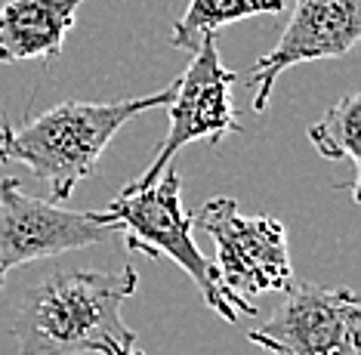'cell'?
I'll list each match as a JSON object with an SVG mask.
<instances>
[{
  "instance_id": "cell-1",
  "label": "cell",
  "mask_w": 361,
  "mask_h": 355,
  "mask_svg": "<svg viewBox=\"0 0 361 355\" xmlns=\"http://www.w3.org/2000/svg\"><path fill=\"white\" fill-rule=\"evenodd\" d=\"M136 291L133 266L50 272L16 306V355H136L139 337L121 315Z\"/></svg>"
},
{
  "instance_id": "cell-2",
  "label": "cell",
  "mask_w": 361,
  "mask_h": 355,
  "mask_svg": "<svg viewBox=\"0 0 361 355\" xmlns=\"http://www.w3.org/2000/svg\"><path fill=\"white\" fill-rule=\"evenodd\" d=\"M173 84L149 96L121 102L65 99L22 124L0 127V161L28 167L50 186V201L62 204L84 179L99 173V161L127 121L145 112L167 109Z\"/></svg>"
},
{
  "instance_id": "cell-3",
  "label": "cell",
  "mask_w": 361,
  "mask_h": 355,
  "mask_svg": "<svg viewBox=\"0 0 361 355\" xmlns=\"http://www.w3.org/2000/svg\"><path fill=\"white\" fill-rule=\"evenodd\" d=\"M192 217L195 226L213 238V269L238 315H257L253 296L284 291L293 282L290 244L281 219L269 213L244 217L235 198H210Z\"/></svg>"
},
{
  "instance_id": "cell-4",
  "label": "cell",
  "mask_w": 361,
  "mask_h": 355,
  "mask_svg": "<svg viewBox=\"0 0 361 355\" xmlns=\"http://www.w3.org/2000/svg\"><path fill=\"white\" fill-rule=\"evenodd\" d=\"M105 213H111L121 222L127 251L145 253L149 260H173L195 282L204 303L219 318L228 325L241 318L219 284L213 260L201 251L192 235L195 217L183 207V176L176 170H164L158 183H152L142 192H121L105 207Z\"/></svg>"
},
{
  "instance_id": "cell-5",
  "label": "cell",
  "mask_w": 361,
  "mask_h": 355,
  "mask_svg": "<svg viewBox=\"0 0 361 355\" xmlns=\"http://www.w3.org/2000/svg\"><path fill=\"white\" fill-rule=\"evenodd\" d=\"M235 71L226 68L219 59L216 35H207L201 47L192 53V62L183 71V78L173 80V96L167 102V118L170 130L158 145L152 164L139 179H133L124 192H142L152 183H158L164 170H170V161L179 148L188 143H210L219 145L226 136L241 133L235 109Z\"/></svg>"
},
{
  "instance_id": "cell-6",
  "label": "cell",
  "mask_w": 361,
  "mask_h": 355,
  "mask_svg": "<svg viewBox=\"0 0 361 355\" xmlns=\"http://www.w3.org/2000/svg\"><path fill=\"white\" fill-rule=\"evenodd\" d=\"M121 235L111 213L68 210L50 198L28 195L16 176L0 179V291L6 275L37 260H53Z\"/></svg>"
},
{
  "instance_id": "cell-7",
  "label": "cell",
  "mask_w": 361,
  "mask_h": 355,
  "mask_svg": "<svg viewBox=\"0 0 361 355\" xmlns=\"http://www.w3.org/2000/svg\"><path fill=\"white\" fill-rule=\"evenodd\" d=\"M247 340L272 355H361V303L352 287L297 282Z\"/></svg>"
},
{
  "instance_id": "cell-8",
  "label": "cell",
  "mask_w": 361,
  "mask_h": 355,
  "mask_svg": "<svg viewBox=\"0 0 361 355\" xmlns=\"http://www.w3.org/2000/svg\"><path fill=\"white\" fill-rule=\"evenodd\" d=\"M361 37V0H293V13L287 19L278 44L253 62L247 87L253 90V112L269 109L275 80L287 68L302 62L340 59Z\"/></svg>"
},
{
  "instance_id": "cell-9",
  "label": "cell",
  "mask_w": 361,
  "mask_h": 355,
  "mask_svg": "<svg viewBox=\"0 0 361 355\" xmlns=\"http://www.w3.org/2000/svg\"><path fill=\"white\" fill-rule=\"evenodd\" d=\"M84 0H6L0 6V65L40 59L53 65L65 49Z\"/></svg>"
},
{
  "instance_id": "cell-10",
  "label": "cell",
  "mask_w": 361,
  "mask_h": 355,
  "mask_svg": "<svg viewBox=\"0 0 361 355\" xmlns=\"http://www.w3.org/2000/svg\"><path fill=\"white\" fill-rule=\"evenodd\" d=\"M358 124H361V96L346 93L322 114V121L309 124L306 136L315 145V152L324 161H349L352 179L336 183V188H346L352 201L361 198V143H358Z\"/></svg>"
},
{
  "instance_id": "cell-11",
  "label": "cell",
  "mask_w": 361,
  "mask_h": 355,
  "mask_svg": "<svg viewBox=\"0 0 361 355\" xmlns=\"http://www.w3.org/2000/svg\"><path fill=\"white\" fill-rule=\"evenodd\" d=\"M284 10V0H188L183 19L170 31V47L192 56L207 35H216L226 25L250 16H275Z\"/></svg>"
},
{
  "instance_id": "cell-12",
  "label": "cell",
  "mask_w": 361,
  "mask_h": 355,
  "mask_svg": "<svg viewBox=\"0 0 361 355\" xmlns=\"http://www.w3.org/2000/svg\"><path fill=\"white\" fill-rule=\"evenodd\" d=\"M136 355H145V352H142V349H139V352H136Z\"/></svg>"
}]
</instances>
